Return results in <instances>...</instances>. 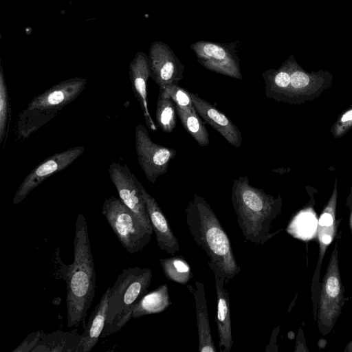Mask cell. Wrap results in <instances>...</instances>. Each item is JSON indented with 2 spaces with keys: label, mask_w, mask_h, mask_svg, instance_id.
Here are the masks:
<instances>
[{
  "label": "cell",
  "mask_w": 352,
  "mask_h": 352,
  "mask_svg": "<svg viewBox=\"0 0 352 352\" xmlns=\"http://www.w3.org/2000/svg\"><path fill=\"white\" fill-rule=\"evenodd\" d=\"M231 199L245 241L263 245L278 233L270 231L280 212V199L252 186L247 176H241L233 180Z\"/></svg>",
  "instance_id": "cell-3"
},
{
  "label": "cell",
  "mask_w": 352,
  "mask_h": 352,
  "mask_svg": "<svg viewBox=\"0 0 352 352\" xmlns=\"http://www.w3.org/2000/svg\"><path fill=\"white\" fill-rule=\"evenodd\" d=\"M43 333L42 331H38L28 335L19 346L14 349L12 352H28L32 351L33 349L37 344L41 336Z\"/></svg>",
  "instance_id": "cell-27"
},
{
  "label": "cell",
  "mask_w": 352,
  "mask_h": 352,
  "mask_svg": "<svg viewBox=\"0 0 352 352\" xmlns=\"http://www.w3.org/2000/svg\"><path fill=\"white\" fill-rule=\"evenodd\" d=\"M213 272L217 296L216 323L219 336L220 352H230L233 346L230 308V295L225 287L226 279L221 270L217 266L208 263Z\"/></svg>",
  "instance_id": "cell-14"
},
{
  "label": "cell",
  "mask_w": 352,
  "mask_h": 352,
  "mask_svg": "<svg viewBox=\"0 0 352 352\" xmlns=\"http://www.w3.org/2000/svg\"><path fill=\"white\" fill-rule=\"evenodd\" d=\"M151 278L149 268L135 267L122 270L110 287L106 321L100 338L118 331L132 318L134 306L147 293Z\"/></svg>",
  "instance_id": "cell-5"
},
{
  "label": "cell",
  "mask_w": 352,
  "mask_h": 352,
  "mask_svg": "<svg viewBox=\"0 0 352 352\" xmlns=\"http://www.w3.org/2000/svg\"><path fill=\"white\" fill-rule=\"evenodd\" d=\"M340 237L338 236L336 240L320 288L316 320L319 332L324 336L332 331L346 300L338 265Z\"/></svg>",
  "instance_id": "cell-6"
},
{
  "label": "cell",
  "mask_w": 352,
  "mask_h": 352,
  "mask_svg": "<svg viewBox=\"0 0 352 352\" xmlns=\"http://www.w3.org/2000/svg\"><path fill=\"white\" fill-rule=\"evenodd\" d=\"M159 94L164 96L170 98L176 107L188 112L195 111L190 91L179 85H170L164 88H160Z\"/></svg>",
  "instance_id": "cell-26"
},
{
  "label": "cell",
  "mask_w": 352,
  "mask_h": 352,
  "mask_svg": "<svg viewBox=\"0 0 352 352\" xmlns=\"http://www.w3.org/2000/svg\"><path fill=\"white\" fill-rule=\"evenodd\" d=\"M135 147L138 163L147 179L153 184L167 172L170 161L177 154L175 149L153 142L141 123L135 129Z\"/></svg>",
  "instance_id": "cell-9"
},
{
  "label": "cell",
  "mask_w": 352,
  "mask_h": 352,
  "mask_svg": "<svg viewBox=\"0 0 352 352\" xmlns=\"http://www.w3.org/2000/svg\"><path fill=\"white\" fill-rule=\"evenodd\" d=\"M177 113L182 126L201 146L209 144L208 132L203 121L199 118L197 111H186L176 107Z\"/></svg>",
  "instance_id": "cell-24"
},
{
  "label": "cell",
  "mask_w": 352,
  "mask_h": 352,
  "mask_svg": "<svg viewBox=\"0 0 352 352\" xmlns=\"http://www.w3.org/2000/svg\"><path fill=\"white\" fill-rule=\"evenodd\" d=\"M186 223L195 243L208 257V263L219 267L226 283L241 271L228 235L214 212L197 194L188 201L186 208Z\"/></svg>",
  "instance_id": "cell-2"
},
{
  "label": "cell",
  "mask_w": 352,
  "mask_h": 352,
  "mask_svg": "<svg viewBox=\"0 0 352 352\" xmlns=\"http://www.w3.org/2000/svg\"><path fill=\"white\" fill-rule=\"evenodd\" d=\"M140 187L158 247L168 254H175L179 250V244L168 220L154 197L142 184Z\"/></svg>",
  "instance_id": "cell-16"
},
{
  "label": "cell",
  "mask_w": 352,
  "mask_h": 352,
  "mask_svg": "<svg viewBox=\"0 0 352 352\" xmlns=\"http://www.w3.org/2000/svg\"><path fill=\"white\" fill-rule=\"evenodd\" d=\"M176 105L173 100L159 94L156 104V121L165 133H171L176 126Z\"/></svg>",
  "instance_id": "cell-25"
},
{
  "label": "cell",
  "mask_w": 352,
  "mask_h": 352,
  "mask_svg": "<svg viewBox=\"0 0 352 352\" xmlns=\"http://www.w3.org/2000/svg\"><path fill=\"white\" fill-rule=\"evenodd\" d=\"M61 271L67 287V327H78L84 322L94 298L96 280L88 226L82 214L76 222L74 261L63 265Z\"/></svg>",
  "instance_id": "cell-1"
},
{
  "label": "cell",
  "mask_w": 352,
  "mask_h": 352,
  "mask_svg": "<svg viewBox=\"0 0 352 352\" xmlns=\"http://www.w3.org/2000/svg\"><path fill=\"white\" fill-rule=\"evenodd\" d=\"M102 213L120 243L129 254L140 252L149 243L152 234L120 197L112 195L106 198Z\"/></svg>",
  "instance_id": "cell-7"
},
{
  "label": "cell",
  "mask_w": 352,
  "mask_h": 352,
  "mask_svg": "<svg viewBox=\"0 0 352 352\" xmlns=\"http://www.w3.org/2000/svg\"><path fill=\"white\" fill-rule=\"evenodd\" d=\"M149 77L160 88L178 85L184 77L185 67L173 50L162 41L151 45L148 55Z\"/></svg>",
  "instance_id": "cell-12"
},
{
  "label": "cell",
  "mask_w": 352,
  "mask_h": 352,
  "mask_svg": "<svg viewBox=\"0 0 352 352\" xmlns=\"http://www.w3.org/2000/svg\"><path fill=\"white\" fill-rule=\"evenodd\" d=\"M109 290L110 287L104 292L91 314L81 335L78 352H89L98 342L105 324Z\"/></svg>",
  "instance_id": "cell-19"
},
{
  "label": "cell",
  "mask_w": 352,
  "mask_h": 352,
  "mask_svg": "<svg viewBox=\"0 0 352 352\" xmlns=\"http://www.w3.org/2000/svg\"><path fill=\"white\" fill-rule=\"evenodd\" d=\"M170 305L168 285L162 284L155 289L147 292L136 302L132 312V318L161 313Z\"/></svg>",
  "instance_id": "cell-21"
},
{
  "label": "cell",
  "mask_w": 352,
  "mask_h": 352,
  "mask_svg": "<svg viewBox=\"0 0 352 352\" xmlns=\"http://www.w3.org/2000/svg\"><path fill=\"white\" fill-rule=\"evenodd\" d=\"M197 113L232 146L239 148L242 143L240 129L223 112L197 94L190 92Z\"/></svg>",
  "instance_id": "cell-15"
},
{
  "label": "cell",
  "mask_w": 352,
  "mask_h": 352,
  "mask_svg": "<svg viewBox=\"0 0 352 352\" xmlns=\"http://www.w3.org/2000/svg\"><path fill=\"white\" fill-rule=\"evenodd\" d=\"M193 294L198 333V351L199 352H216L209 324L206 292L202 283L195 281V287H187Z\"/></svg>",
  "instance_id": "cell-18"
},
{
  "label": "cell",
  "mask_w": 352,
  "mask_h": 352,
  "mask_svg": "<svg viewBox=\"0 0 352 352\" xmlns=\"http://www.w3.org/2000/svg\"><path fill=\"white\" fill-rule=\"evenodd\" d=\"M344 352H352V340L346 345Z\"/></svg>",
  "instance_id": "cell-30"
},
{
  "label": "cell",
  "mask_w": 352,
  "mask_h": 352,
  "mask_svg": "<svg viewBox=\"0 0 352 352\" xmlns=\"http://www.w3.org/2000/svg\"><path fill=\"white\" fill-rule=\"evenodd\" d=\"M239 41L222 43L198 41L190 44L197 62L206 69L237 80H242L239 58L236 54Z\"/></svg>",
  "instance_id": "cell-8"
},
{
  "label": "cell",
  "mask_w": 352,
  "mask_h": 352,
  "mask_svg": "<svg viewBox=\"0 0 352 352\" xmlns=\"http://www.w3.org/2000/svg\"><path fill=\"white\" fill-rule=\"evenodd\" d=\"M352 120V111H349L347 113H346L342 118V121H349Z\"/></svg>",
  "instance_id": "cell-29"
},
{
  "label": "cell",
  "mask_w": 352,
  "mask_h": 352,
  "mask_svg": "<svg viewBox=\"0 0 352 352\" xmlns=\"http://www.w3.org/2000/svg\"><path fill=\"white\" fill-rule=\"evenodd\" d=\"M160 263L165 276L177 283L184 285L193 276L188 263L181 255L161 258Z\"/></svg>",
  "instance_id": "cell-22"
},
{
  "label": "cell",
  "mask_w": 352,
  "mask_h": 352,
  "mask_svg": "<svg viewBox=\"0 0 352 352\" xmlns=\"http://www.w3.org/2000/svg\"><path fill=\"white\" fill-rule=\"evenodd\" d=\"M340 220L336 221L335 207L329 205L321 214L318 226V239L319 243V254L316 270L311 282V292L313 303L314 318L316 320L318 302L320 294V283L319 281L320 269L324 256L329 245L336 236L337 228Z\"/></svg>",
  "instance_id": "cell-13"
},
{
  "label": "cell",
  "mask_w": 352,
  "mask_h": 352,
  "mask_svg": "<svg viewBox=\"0 0 352 352\" xmlns=\"http://www.w3.org/2000/svg\"><path fill=\"white\" fill-rule=\"evenodd\" d=\"M129 77L133 93L138 101L148 128L157 131L155 124L148 110L147 100V81L149 77L148 56L138 52L129 64Z\"/></svg>",
  "instance_id": "cell-17"
},
{
  "label": "cell",
  "mask_w": 352,
  "mask_h": 352,
  "mask_svg": "<svg viewBox=\"0 0 352 352\" xmlns=\"http://www.w3.org/2000/svg\"><path fill=\"white\" fill-rule=\"evenodd\" d=\"M120 199L133 212L151 234L153 230L140 190V182L125 164L111 163L108 168Z\"/></svg>",
  "instance_id": "cell-10"
},
{
  "label": "cell",
  "mask_w": 352,
  "mask_h": 352,
  "mask_svg": "<svg viewBox=\"0 0 352 352\" xmlns=\"http://www.w3.org/2000/svg\"><path fill=\"white\" fill-rule=\"evenodd\" d=\"M85 151L82 146H75L56 153L42 162L25 177L14 194L13 204L21 202L31 191L51 175L65 169Z\"/></svg>",
  "instance_id": "cell-11"
},
{
  "label": "cell",
  "mask_w": 352,
  "mask_h": 352,
  "mask_svg": "<svg viewBox=\"0 0 352 352\" xmlns=\"http://www.w3.org/2000/svg\"><path fill=\"white\" fill-rule=\"evenodd\" d=\"M309 78L301 71H294L290 74V85L294 88H302L308 85Z\"/></svg>",
  "instance_id": "cell-28"
},
{
  "label": "cell",
  "mask_w": 352,
  "mask_h": 352,
  "mask_svg": "<svg viewBox=\"0 0 352 352\" xmlns=\"http://www.w3.org/2000/svg\"><path fill=\"white\" fill-rule=\"evenodd\" d=\"M12 111L3 66L0 65V145L3 151L8 140Z\"/></svg>",
  "instance_id": "cell-23"
},
{
  "label": "cell",
  "mask_w": 352,
  "mask_h": 352,
  "mask_svg": "<svg viewBox=\"0 0 352 352\" xmlns=\"http://www.w3.org/2000/svg\"><path fill=\"white\" fill-rule=\"evenodd\" d=\"M81 335L73 331H56L51 333H42L39 341L32 352H78Z\"/></svg>",
  "instance_id": "cell-20"
},
{
  "label": "cell",
  "mask_w": 352,
  "mask_h": 352,
  "mask_svg": "<svg viewBox=\"0 0 352 352\" xmlns=\"http://www.w3.org/2000/svg\"><path fill=\"white\" fill-rule=\"evenodd\" d=\"M86 84L83 78L67 79L34 97L18 115L14 125L16 141L28 139L56 117L78 98Z\"/></svg>",
  "instance_id": "cell-4"
}]
</instances>
